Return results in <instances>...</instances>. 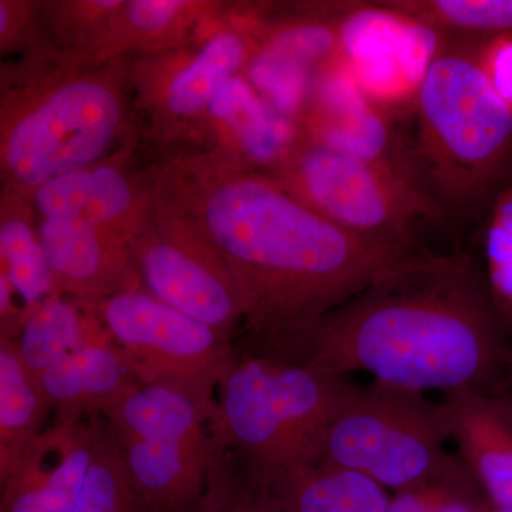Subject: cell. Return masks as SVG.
Returning a JSON list of instances; mask_svg holds the SVG:
<instances>
[{"label":"cell","mask_w":512,"mask_h":512,"mask_svg":"<svg viewBox=\"0 0 512 512\" xmlns=\"http://www.w3.org/2000/svg\"><path fill=\"white\" fill-rule=\"evenodd\" d=\"M494 390L507 394V396L512 399V348L510 355H508L507 363H505L503 375H501Z\"/></svg>","instance_id":"d6a6232c"},{"label":"cell","mask_w":512,"mask_h":512,"mask_svg":"<svg viewBox=\"0 0 512 512\" xmlns=\"http://www.w3.org/2000/svg\"><path fill=\"white\" fill-rule=\"evenodd\" d=\"M130 255L144 291L234 342L244 303L227 266L200 235L153 205Z\"/></svg>","instance_id":"30bf717a"},{"label":"cell","mask_w":512,"mask_h":512,"mask_svg":"<svg viewBox=\"0 0 512 512\" xmlns=\"http://www.w3.org/2000/svg\"><path fill=\"white\" fill-rule=\"evenodd\" d=\"M346 376L237 349L218 386L212 433L265 487L319 461L330 421L353 390Z\"/></svg>","instance_id":"277c9868"},{"label":"cell","mask_w":512,"mask_h":512,"mask_svg":"<svg viewBox=\"0 0 512 512\" xmlns=\"http://www.w3.org/2000/svg\"><path fill=\"white\" fill-rule=\"evenodd\" d=\"M227 8L210 0H124L90 57L130 60L174 52L200 39Z\"/></svg>","instance_id":"9a60e30c"},{"label":"cell","mask_w":512,"mask_h":512,"mask_svg":"<svg viewBox=\"0 0 512 512\" xmlns=\"http://www.w3.org/2000/svg\"><path fill=\"white\" fill-rule=\"evenodd\" d=\"M94 450L93 416L79 424L72 447L47 485L45 512H73L82 495Z\"/></svg>","instance_id":"4316f807"},{"label":"cell","mask_w":512,"mask_h":512,"mask_svg":"<svg viewBox=\"0 0 512 512\" xmlns=\"http://www.w3.org/2000/svg\"><path fill=\"white\" fill-rule=\"evenodd\" d=\"M458 458L493 507H512V399L498 390L446 393Z\"/></svg>","instance_id":"4fadbf2b"},{"label":"cell","mask_w":512,"mask_h":512,"mask_svg":"<svg viewBox=\"0 0 512 512\" xmlns=\"http://www.w3.org/2000/svg\"><path fill=\"white\" fill-rule=\"evenodd\" d=\"M384 8L427 29L485 40L512 35V0L386 2Z\"/></svg>","instance_id":"603a6c76"},{"label":"cell","mask_w":512,"mask_h":512,"mask_svg":"<svg viewBox=\"0 0 512 512\" xmlns=\"http://www.w3.org/2000/svg\"><path fill=\"white\" fill-rule=\"evenodd\" d=\"M37 228L57 295L94 308L116 293L141 288L128 239L80 221L39 220Z\"/></svg>","instance_id":"7c38bea8"},{"label":"cell","mask_w":512,"mask_h":512,"mask_svg":"<svg viewBox=\"0 0 512 512\" xmlns=\"http://www.w3.org/2000/svg\"><path fill=\"white\" fill-rule=\"evenodd\" d=\"M231 6L191 45L164 55L127 60L137 119L161 151L200 144L212 103L247 67L252 30L229 20Z\"/></svg>","instance_id":"52a82bcc"},{"label":"cell","mask_w":512,"mask_h":512,"mask_svg":"<svg viewBox=\"0 0 512 512\" xmlns=\"http://www.w3.org/2000/svg\"><path fill=\"white\" fill-rule=\"evenodd\" d=\"M295 134L256 94L244 77L237 76L212 103L200 146L227 151L239 160L272 173L295 143Z\"/></svg>","instance_id":"e0dca14e"},{"label":"cell","mask_w":512,"mask_h":512,"mask_svg":"<svg viewBox=\"0 0 512 512\" xmlns=\"http://www.w3.org/2000/svg\"><path fill=\"white\" fill-rule=\"evenodd\" d=\"M487 498L473 478L448 484L434 512H481Z\"/></svg>","instance_id":"4dcf8cb0"},{"label":"cell","mask_w":512,"mask_h":512,"mask_svg":"<svg viewBox=\"0 0 512 512\" xmlns=\"http://www.w3.org/2000/svg\"><path fill=\"white\" fill-rule=\"evenodd\" d=\"M127 158L60 175L29 200L39 220L80 221L133 241L153 208L148 178L133 177Z\"/></svg>","instance_id":"8fae6325"},{"label":"cell","mask_w":512,"mask_h":512,"mask_svg":"<svg viewBox=\"0 0 512 512\" xmlns=\"http://www.w3.org/2000/svg\"><path fill=\"white\" fill-rule=\"evenodd\" d=\"M116 441L131 483L150 512H197L221 450L215 436Z\"/></svg>","instance_id":"5bb4252c"},{"label":"cell","mask_w":512,"mask_h":512,"mask_svg":"<svg viewBox=\"0 0 512 512\" xmlns=\"http://www.w3.org/2000/svg\"><path fill=\"white\" fill-rule=\"evenodd\" d=\"M197 512H279L269 495L249 480L237 458L221 447Z\"/></svg>","instance_id":"484cf974"},{"label":"cell","mask_w":512,"mask_h":512,"mask_svg":"<svg viewBox=\"0 0 512 512\" xmlns=\"http://www.w3.org/2000/svg\"><path fill=\"white\" fill-rule=\"evenodd\" d=\"M488 288L501 313L512 318V188L501 195L485 238Z\"/></svg>","instance_id":"83f0119b"},{"label":"cell","mask_w":512,"mask_h":512,"mask_svg":"<svg viewBox=\"0 0 512 512\" xmlns=\"http://www.w3.org/2000/svg\"><path fill=\"white\" fill-rule=\"evenodd\" d=\"M56 424L73 426L104 410L140 383L109 333L53 363L39 377Z\"/></svg>","instance_id":"2e32d148"},{"label":"cell","mask_w":512,"mask_h":512,"mask_svg":"<svg viewBox=\"0 0 512 512\" xmlns=\"http://www.w3.org/2000/svg\"><path fill=\"white\" fill-rule=\"evenodd\" d=\"M417 107L424 146L447 192L468 197L497 178L512 153V110L477 57L434 53Z\"/></svg>","instance_id":"8992f818"},{"label":"cell","mask_w":512,"mask_h":512,"mask_svg":"<svg viewBox=\"0 0 512 512\" xmlns=\"http://www.w3.org/2000/svg\"><path fill=\"white\" fill-rule=\"evenodd\" d=\"M491 511H493V512H512V507H493V505H491Z\"/></svg>","instance_id":"836d02e7"},{"label":"cell","mask_w":512,"mask_h":512,"mask_svg":"<svg viewBox=\"0 0 512 512\" xmlns=\"http://www.w3.org/2000/svg\"><path fill=\"white\" fill-rule=\"evenodd\" d=\"M481 512H493V511H491V504L488 503V501H487V503H485L483 511H481Z\"/></svg>","instance_id":"e575fe53"},{"label":"cell","mask_w":512,"mask_h":512,"mask_svg":"<svg viewBox=\"0 0 512 512\" xmlns=\"http://www.w3.org/2000/svg\"><path fill=\"white\" fill-rule=\"evenodd\" d=\"M94 450L73 512H150L131 483L119 444L103 414H93Z\"/></svg>","instance_id":"7402d4cb"},{"label":"cell","mask_w":512,"mask_h":512,"mask_svg":"<svg viewBox=\"0 0 512 512\" xmlns=\"http://www.w3.org/2000/svg\"><path fill=\"white\" fill-rule=\"evenodd\" d=\"M52 46L40 20L39 2L0 0V52L28 55Z\"/></svg>","instance_id":"f1b7e54d"},{"label":"cell","mask_w":512,"mask_h":512,"mask_svg":"<svg viewBox=\"0 0 512 512\" xmlns=\"http://www.w3.org/2000/svg\"><path fill=\"white\" fill-rule=\"evenodd\" d=\"M147 178L154 208L200 235L227 266L249 348L303 328L410 254L346 231L268 171L217 147L165 151Z\"/></svg>","instance_id":"6da1fadb"},{"label":"cell","mask_w":512,"mask_h":512,"mask_svg":"<svg viewBox=\"0 0 512 512\" xmlns=\"http://www.w3.org/2000/svg\"><path fill=\"white\" fill-rule=\"evenodd\" d=\"M37 224L29 197L9 188L0 190V275L8 278L29 315L57 295Z\"/></svg>","instance_id":"d6986e66"},{"label":"cell","mask_w":512,"mask_h":512,"mask_svg":"<svg viewBox=\"0 0 512 512\" xmlns=\"http://www.w3.org/2000/svg\"><path fill=\"white\" fill-rule=\"evenodd\" d=\"M448 440L443 403L375 382L353 387L330 421L318 463L355 471L400 493L471 477L460 458L447 453Z\"/></svg>","instance_id":"5b68a950"},{"label":"cell","mask_w":512,"mask_h":512,"mask_svg":"<svg viewBox=\"0 0 512 512\" xmlns=\"http://www.w3.org/2000/svg\"><path fill=\"white\" fill-rule=\"evenodd\" d=\"M299 200L359 237L409 251L414 218L426 202L382 161L365 160L311 136L296 138L271 173Z\"/></svg>","instance_id":"9c48e42d"},{"label":"cell","mask_w":512,"mask_h":512,"mask_svg":"<svg viewBox=\"0 0 512 512\" xmlns=\"http://www.w3.org/2000/svg\"><path fill=\"white\" fill-rule=\"evenodd\" d=\"M261 488L279 512H389L392 500L372 478L322 463L292 468Z\"/></svg>","instance_id":"ac0fdd59"},{"label":"cell","mask_w":512,"mask_h":512,"mask_svg":"<svg viewBox=\"0 0 512 512\" xmlns=\"http://www.w3.org/2000/svg\"><path fill=\"white\" fill-rule=\"evenodd\" d=\"M50 412L39 382L23 365L15 343L0 338V485L45 433Z\"/></svg>","instance_id":"ffe728a7"},{"label":"cell","mask_w":512,"mask_h":512,"mask_svg":"<svg viewBox=\"0 0 512 512\" xmlns=\"http://www.w3.org/2000/svg\"><path fill=\"white\" fill-rule=\"evenodd\" d=\"M128 63L43 47L0 69V180L30 197L80 168L128 158L136 136Z\"/></svg>","instance_id":"3957f363"},{"label":"cell","mask_w":512,"mask_h":512,"mask_svg":"<svg viewBox=\"0 0 512 512\" xmlns=\"http://www.w3.org/2000/svg\"><path fill=\"white\" fill-rule=\"evenodd\" d=\"M80 423H55L33 443L12 476L0 485V512H45L50 477L72 447Z\"/></svg>","instance_id":"cb8c5ba5"},{"label":"cell","mask_w":512,"mask_h":512,"mask_svg":"<svg viewBox=\"0 0 512 512\" xmlns=\"http://www.w3.org/2000/svg\"><path fill=\"white\" fill-rule=\"evenodd\" d=\"M396 389L494 390L511 348L487 282L463 259L410 254L303 328L245 349Z\"/></svg>","instance_id":"7a4b0ae2"},{"label":"cell","mask_w":512,"mask_h":512,"mask_svg":"<svg viewBox=\"0 0 512 512\" xmlns=\"http://www.w3.org/2000/svg\"><path fill=\"white\" fill-rule=\"evenodd\" d=\"M478 60L494 89L512 110V35L491 39Z\"/></svg>","instance_id":"f546056e"},{"label":"cell","mask_w":512,"mask_h":512,"mask_svg":"<svg viewBox=\"0 0 512 512\" xmlns=\"http://www.w3.org/2000/svg\"><path fill=\"white\" fill-rule=\"evenodd\" d=\"M107 335L92 308L62 295L37 305L12 340L23 365L39 377L53 363Z\"/></svg>","instance_id":"44dd1931"},{"label":"cell","mask_w":512,"mask_h":512,"mask_svg":"<svg viewBox=\"0 0 512 512\" xmlns=\"http://www.w3.org/2000/svg\"><path fill=\"white\" fill-rule=\"evenodd\" d=\"M92 309L138 382L217 404L218 386L237 359L232 340L143 288L116 293Z\"/></svg>","instance_id":"ba28073f"},{"label":"cell","mask_w":512,"mask_h":512,"mask_svg":"<svg viewBox=\"0 0 512 512\" xmlns=\"http://www.w3.org/2000/svg\"><path fill=\"white\" fill-rule=\"evenodd\" d=\"M124 0L39 2L47 39L63 52L90 56L109 29Z\"/></svg>","instance_id":"d4e9b609"},{"label":"cell","mask_w":512,"mask_h":512,"mask_svg":"<svg viewBox=\"0 0 512 512\" xmlns=\"http://www.w3.org/2000/svg\"><path fill=\"white\" fill-rule=\"evenodd\" d=\"M467 478H463V480H467ZM457 481L424 485V487L414 488V490L400 491V493L394 494L390 500L389 512H434L447 485L457 483Z\"/></svg>","instance_id":"1f68e13d"}]
</instances>
